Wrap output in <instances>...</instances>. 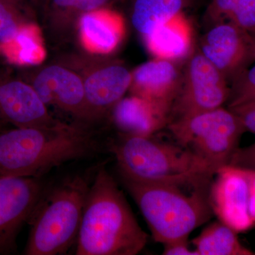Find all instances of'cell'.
I'll return each instance as SVG.
<instances>
[{"label": "cell", "instance_id": "1", "mask_svg": "<svg viewBox=\"0 0 255 255\" xmlns=\"http://www.w3.org/2000/svg\"><path fill=\"white\" fill-rule=\"evenodd\" d=\"M100 144L87 124L0 131V175L41 177L53 167L97 154Z\"/></svg>", "mask_w": 255, "mask_h": 255}, {"label": "cell", "instance_id": "2", "mask_svg": "<svg viewBox=\"0 0 255 255\" xmlns=\"http://www.w3.org/2000/svg\"><path fill=\"white\" fill-rule=\"evenodd\" d=\"M147 238L123 191L101 167L87 193L75 255H135L145 248Z\"/></svg>", "mask_w": 255, "mask_h": 255}, {"label": "cell", "instance_id": "3", "mask_svg": "<svg viewBox=\"0 0 255 255\" xmlns=\"http://www.w3.org/2000/svg\"><path fill=\"white\" fill-rule=\"evenodd\" d=\"M214 176L179 182H143L122 177L128 191L138 206L152 238L162 245L188 239L207 222L213 211L209 191Z\"/></svg>", "mask_w": 255, "mask_h": 255}, {"label": "cell", "instance_id": "4", "mask_svg": "<svg viewBox=\"0 0 255 255\" xmlns=\"http://www.w3.org/2000/svg\"><path fill=\"white\" fill-rule=\"evenodd\" d=\"M90 184L80 175L68 177L45 190L28 220L26 255L68 253L78 239Z\"/></svg>", "mask_w": 255, "mask_h": 255}, {"label": "cell", "instance_id": "5", "mask_svg": "<svg viewBox=\"0 0 255 255\" xmlns=\"http://www.w3.org/2000/svg\"><path fill=\"white\" fill-rule=\"evenodd\" d=\"M121 175L143 182H186L216 172L204 159L179 145L151 137L121 134L111 147Z\"/></svg>", "mask_w": 255, "mask_h": 255}, {"label": "cell", "instance_id": "6", "mask_svg": "<svg viewBox=\"0 0 255 255\" xmlns=\"http://www.w3.org/2000/svg\"><path fill=\"white\" fill-rule=\"evenodd\" d=\"M167 125L177 144L204 159L216 173L229 164L246 131L236 114L223 107Z\"/></svg>", "mask_w": 255, "mask_h": 255}, {"label": "cell", "instance_id": "7", "mask_svg": "<svg viewBox=\"0 0 255 255\" xmlns=\"http://www.w3.org/2000/svg\"><path fill=\"white\" fill-rule=\"evenodd\" d=\"M230 90L227 79L200 51L191 55L168 124L222 107L228 102Z\"/></svg>", "mask_w": 255, "mask_h": 255}, {"label": "cell", "instance_id": "8", "mask_svg": "<svg viewBox=\"0 0 255 255\" xmlns=\"http://www.w3.org/2000/svg\"><path fill=\"white\" fill-rule=\"evenodd\" d=\"M20 77L33 87L48 109L68 114L78 123L92 122L81 75L73 67L50 64Z\"/></svg>", "mask_w": 255, "mask_h": 255}, {"label": "cell", "instance_id": "9", "mask_svg": "<svg viewBox=\"0 0 255 255\" xmlns=\"http://www.w3.org/2000/svg\"><path fill=\"white\" fill-rule=\"evenodd\" d=\"M45 190L41 177L0 175V255L16 251L18 232Z\"/></svg>", "mask_w": 255, "mask_h": 255}, {"label": "cell", "instance_id": "10", "mask_svg": "<svg viewBox=\"0 0 255 255\" xmlns=\"http://www.w3.org/2000/svg\"><path fill=\"white\" fill-rule=\"evenodd\" d=\"M252 199L248 169L223 166L215 174L209 191L213 214L237 233L254 227L250 215Z\"/></svg>", "mask_w": 255, "mask_h": 255}, {"label": "cell", "instance_id": "11", "mask_svg": "<svg viewBox=\"0 0 255 255\" xmlns=\"http://www.w3.org/2000/svg\"><path fill=\"white\" fill-rule=\"evenodd\" d=\"M76 63L80 65L70 66L81 75L89 113L92 122H95L110 112L130 90L131 72L124 64L112 60Z\"/></svg>", "mask_w": 255, "mask_h": 255}, {"label": "cell", "instance_id": "12", "mask_svg": "<svg viewBox=\"0 0 255 255\" xmlns=\"http://www.w3.org/2000/svg\"><path fill=\"white\" fill-rule=\"evenodd\" d=\"M0 120L16 128H52L61 123L50 114L33 87L0 68Z\"/></svg>", "mask_w": 255, "mask_h": 255}, {"label": "cell", "instance_id": "13", "mask_svg": "<svg viewBox=\"0 0 255 255\" xmlns=\"http://www.w3.org/2000/svg\"><path fill=\"white\" fill-rule=\"evenodd\" d=\"M227 80H232L253 61V36L231 21L213 25L199 50Z\"/></svg>", "mask_w": 255, "mask_h": 255}, {"label": "cell", "instance_id": "14", "mask_svg": "<svg viewBox=\"0 0 255 255\" xmlns=\"http://www.w3.org/2000/svg\"><path fill=\"white\" fill-rule=\"evenodd\" d=\"M131 74L132 95L149 101L169 117L182 85L183 73L177 62L155 58L139 65Z\"/></svg>", "mask_w": 255, "mask_h": 255}, {"label": "cell", "instance_id": "15", "mask_svg": "<svg viewBox=\"0 0 255 255\" xmlns=\"http://www.w3.org/2000/svg\"><path fill=\"white\" fill-rule=\"evenodd\" d=\"M125 30L123 16L109 7L82 15L76 28L82 47L89 53L102 55L110 54L118 48Z\"/></svg>", "mask_w": 255, "mask_h": 255}, {"label": "cell", "instance_id": "16", "mask_svg": "<svg viewBox=\"0 0 255 255\" xmlns=\"http://www.w3.org/2000/svg\"><path fill=\"white\" fill-rule=\"evenodd\" d=\"M111 112L114 124L124 135L151 137L169 122L167 114L134 95L123 97Z\"/></svg>", "mask_w": 255, "mask_h": 255}, {"label": "cell", "instance_id": "17", "mask_svg": "<svg viewBox=\"0 0 255 255\" xmlns=\"http://www.w3.org/2000/svg\"><path fill=\"white\" fill-rule=\"evenodd\" d=\"M114 0H42L38 7L43 31L54 43L68 39L76 31L82 15L109 7Z\"/></svg>", "mask_w": 255, "mask_h": 255}, {"label": "cell", "instance_id": "18", "mask_svg": "<svg viewBox=\"0 0 255 255\" xmlns=\"http://www.w3.org/2000/svg\"><path fill=\"white\" fill-rule=\"evenodd\" d=\"M142 39L155 58L178 62L187 58L192 49V27L184 13H181Z\"/></svg>", "mask_w": 255, "mask_h": 255}, {"label": "cell", "instance_id": "19", "mask_svg": "<svg viewBox=\"0 0 255 255\" xmlns=\"http://www.w3.org/2000/svg\"><path fill=\"white\" fill-rule=\"evenodd\" d=\"M37 25L36 11L14 0H0V55L9 60L18 43Z\"/></svg>", "mask_w": 255, "mask_h": 255}, {"label": "cell", "instance_id": "20", "mask_svg": "<svg viewBox=\"0 0 255 255\" xmlns=\"http://www.w3.org/2000/svg\"><path fill=\"white\" fill-rule=\"evenodd\" d=\"M132 27L142 36L181 14L191 0H127Z\"/></svg>", "mask_w": 255, "mask_h": 255}, {"label": "cell", "instance_id": "21", "mask_svg": "<svg viewBox=\"0 0 255 255\" xmlns=\"http://www.w3.org/2000/svg\"><path fill=\"white\" fill-rule=\"evenodd\" d=\"M237 233L219 220L204 228L191 243L198 255H255L242 244Z\"/></svg>", "mask_w": 255, "mask_h": 255}, {"label": "cell", "instance_id": "22", "mask_svg": "<svg viewBox=\"0 0 255 255\" xmlns=\"http://www.w3.org/2000/svg\"><path fill=\"white\" fill-rule=\"evenodd\" d=\"M231 82L228 109L255 102V65L243 70Z\"/></svg>", "mask_w": 255, "mask_h": 255}, {"label": "cell", "instance_id": "23", "mask_svg": "<svg viewBox=\"0 0 255 255\" xmlns=\"http://www.w3.org/2000/svg\"><path fill=\"white\" fill-rule=\"evenodd\" d=\"M231 22L253 36L255 34V0H238Z\"/></svg>", "mask_w": 255, "mask_h": 255}, {"label": "cell", "instance_id": "24", "mask_svg": "<svg viewBox=\"0 0 255 255\" xmlns=\"http://www.w3.org/2000/svg\"><path fill=\"white\" fill-rule=\"evenodd\" d=\"M238 0H211L206 16L213 25L231 21Z\"/></svg>", "mask_w": 255, "mask_h": 255}, {"label": "cell", "instance_id": "25", "mask_svg": "<svg viewBox=\"0 0 255 255\" xmlns=\"http://www.w3.org/2000/svg\"><path fill=\"white\" fill-rule=\"evenodd\" d=\"M228 164L242 168L255 169V143L242 148L238 147Z\"/></svg>", "mask_w": 255, "mask_h": 255}, {"label": "cell", "instance_id": "26", "mask_svg": "<svg viewBox=\"0 0 255 255\" xmlns=\"http://www.w3.org/2000/svg\"><path fill=\"white\" fill-rule=\"evenodd\" d=\"M236 114L246 128L255 136V102H249L229 109Z\"/></svg>", "mask_w": 255, "mask_h": 255}, {"label": "cell", "instance_id": "27", "mask_svg": "<svg viewBox=\"0 0 255 255\" xmlns=\"http://www.w3.org/2000/svg\"><path fill=\"white\" fill-rule=\"evenodd\" d=\"M162 254L165 255H198L195 250H191L188 239L179 240L163 245Z\"/></svg>", "mask_w": 255, "mask_h": 255}, {"label": "cell", "instance_id": "28", "mask_svg": "<svg viewBox=\"0 0 255 255\" xmlns=\"http://www.w3.org/2000/svg\"><path fill=\"white\" fill-rule=\"evenodd\" d=\"M248 169V168H247ZM249 174L250 184L252 193V200L250 214L253 224L255 226V169H248Z\"/></svg>", "mask_w": 255, "mask_h": 255}, {"label": "cell", "instance_id": "29", "mask_svg": "<svg viewBox=\"0 0 255 255\" xmlns=\"http://www.w3.org/2000/svg\"><path fill=\"white\" fill-rule=\"evenodd\" d=\"M14 1L23 5H26V6L36 11V10H38V7H39L40 4H41L42 0H14Z\"/></svg>", "mask_w": 255, "mask_h": 255}, {"label": "cell", "instance_id": "30", "mask_svg": "<svg viewBox=\"0 0 255 255\" xmlns=\"http://www.w3.org/2000/svg\"><path fill=\"white\" fill-rule=\"evenodd\" d=\"M253 36V61L255 63V34Z\"/></svg>", "mask_w": 255, "mask_h": 255}, {"label": "cell", "instance_id": "31", "mask_svg": "<svg viewBox=\"0 0 255 255\" xmlns=\"http://www.w3.org/2000/svg\"><path fill=\"white\" fill-rule=\"evenodd\" d=\"M7 124L3 122L2 121L0 120V131L6 129V127Z\"/></svg>", "mask_w": 255, "mask_h": 255}]
</instances>
